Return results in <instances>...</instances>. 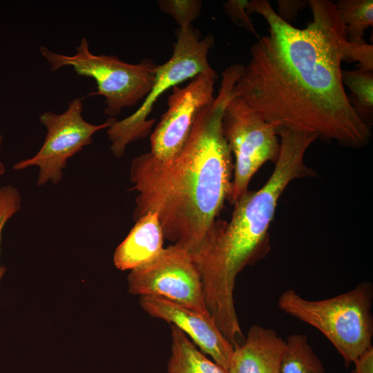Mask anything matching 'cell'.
<instances>
[{"mask_svg":"<svg viewBox=\"0 0 373 373\" xmlns=\"http://www.w3.org/2000/svg\"><path fill=\"white\" fill-rule=\"evenodd\" d=\"M248 3L249 1L246 0H230L224 4V10L236 23L244 27L258 38L255 27L247 12Z\"/></svg>","mask_w":373,"mask_h":373,"instance_id":"ffe728a7","label":"cell"},{"mask_svg":"<svg viewBox=\"0 0 373 373\" xmlns=\"http://www.w3.org/2000/svg\"><path fill=\"white\" fill-rule=\"evenodd\" d=\"M159 8L171 16L180 26L186 28L192 26V22L200 12L202 1L198 0H162L157 1Z\"/></svg>","mask_w":373,"mask_h":373,"instance_id":"ac0fdd59","label":"cell"},{"mask_svg":"<svg viewBox=\"0 0 373 373\" xmlns=\"http://www.w3.org/2000/svg\"><path fill=\"white\" fill-rule=\"evenodd\" d=\"M83 98L77 97L61 113L49 111L41 113L39 120L46 128L44 143L33 157L16 163L14 169L37 166L39 169L37 186L48 182L59 183L67 160L90 144L96 132L108 128L117 119L111 117L101 124H90L83 118Z\"/></svg>","mask_w":373,"mask_h":373,"instance_id":"ba28073f","label":"cell"},{"mask_svg":"<svg viewBox=\"0 0 373 373\" xmlns=\"http://www.w3.org/2000/svg\"><path fill=\"white\" fill-rule=\"evenodd\" d=\"M21 195L19 190L12 186H0V245L3 229L8 221L21 209ZM6 271L0 266V280Z\"/></svg>","mask_w":373,"mask_h":373,"instance_id":"d6986e66","label":"cell"},{"mask_svg":"<svg viewBox=\"0 0 373 373\" xmlns=\"http://www.w3.org/2000/svg\"><path fill=\"white\" fill-rule=\"evenodd\" d=\"M128 284L132 294L164 298L210 314L197 266L189 251L178 244L164 248L154 260L131 270Z\"/></svg>","mask_w":373,"mask_h":373,"instance_id":"9c48e42d","label":"cell"},{"mask_svg":"<svg viewBox=\"0 0 373 373\" xmlns=\"http://www.w3.org/2000/svg\"><path fill=\"white\" fill-rule=\"evenodd\" d=\"M284 345L275 330L252 325L243 342L234 348L228 373H280Z\"/></svg>","mask_w":373,"mask_h":373,"instance_id":"7c38bea8","label":"cell"},{"mask_svg":"<svg viewBox=\"0 0 373 373\" xmlns=\"http://www.w3.org/2000/svg\"><path fill=\"white\" fill-rule=\"evenodd\" d=\"M218 77L213 69L199 74L185 86H175L168 98V109L151 135L147 153L160 162H169L184 148L199 112L215 99Z\"/></svg>","mask_w":373,"mask_h":373,"instance_id":"30bf717a","label":"cell"},{"mask_svg":"<svg viewBox=\"0 0 373 373\" xmlns=\"http://www.w3.org/2000/svg\"><path fill=\"white\" fill-rule=\"evenodd\" d=\"M135 222L114 252V264L120 270L131 271L143 266L164 249V237L156 213L148 212Z\"/></svg>","mask_w":373,"mask_h":373,"instance_id":"4fadbf2b","label":"cell"},{"mask_svg":"<svg viewBox=\"0 0 373 373\" xmlns=\"http://www.w3.org/2000/svg\"><path fill=\"white\" fill-rule=\"evenodd\" d=\"M342 81L350 90L348 98L354 109L370 126L373 116V71L343 70Z\"/></svg>","mask_w":373,"mask_h":373,"instance_id":"e0dca14e","label":"cell"},{"mask_svg":"<svg viewBox=\"0 0 373 373\" xmlns=\"http://www.w3.org/2000/svg\"><path fill=\"white\" fill-rule=\"evenodd\" d=\"M312 21L297 28L267 0L249 1L247 12L262 17L268 34L250 48L233 96L277 129L289 128L352 147L365 146L370 126L352 106L342 81L350 46L335 3L305 1Z\"/></svg>","mask_w":373,"mask_h":373,"instance_id":"6da1fadb","label":"cell"},{"mask_svg":"<svg viewBox=\"0 0 373 373\" xmlns=\"http://www.w3.org/2000/svg\"><path fill=\"white\" fill-rule=\"evenodd\" d=\"M278 133L279 155L267 182L259 190L248 191L239 198L229 222L215 221L193 258L200 274L207 308L218 321L236 318V277L246 266L267 254L268 229L280 195L293 180L314 175L304 155L318 136L289 128L278 129Z\"/></svg>","mask_w":373,"mask_h":373,"instance_id":"3957f363","label":"cell"},{"mask_svg":"<svg viewBox=\"0 0 373 373\" xmlns=\"http://www.w3.org/2000/svg\"><path fill=\"white\" fill-rule=\"evenodd\" d=\"M5 173V166L2 162H0V176Z\"/></svg>","mask_w":373,"mask_h":373,"instance_id":"603a6c76","label":"cell"},{"mask_svg":"<svg viewBox=\"0 0 373 373\" xmlns=\"http://www.w3.org/2000/svg\"><path fill=\"white\" fill-rule=\"evenodd\" d=\"M171 327L172 343L168 373H228L199 351L179 328L173 325Z\"/></svg>","mask_w":373,"mask_h":373,"instance_id":"5bb4252c","label":"cell"},{"mask_svg":"<svg viewBox=\"0 0 373 373\" xmlns=\"http://www.w3.org/2000/svg\"><path fill=\"white\" fill-rule=\"evenodd\" d=\"M75 50V55H66L45 46L39 48L51 71L71 66L78 75L93 78L97 84V91L88 93L86 97H104L106 115L114 117L124 108L134 106L144 99L151 91L158 66L153 61L144 59L133 64L115 56L94 55L85 37L81 39Z\"/></svg>","mask_w":373,"mask_h":373,"instance_id":"5b68a950","label":"cell"},{"mask_svg":"<svg viewBox=\"0 0 373 373\" xmlns=\"http://www.w3.org/2000/svg\"><path fill=\"white\" fill-rule=\"evenodd\" d=\"M280 373H325L306 334H294L287 337L280 356Z\"/></svg>","mask_w":373,"mask_h":373,"instance_id":"9a60e30c","label":"cell"},{"mask_svg":"<svg viewBox=\"0 0 373 373\" xmlns=\"http://www.w3.org/2000/svg\"><path fill=\"white\" fill-rule=\"evenodd\" d=\"M171 58L158 65L152 88L142 104L133 114L121 120L116 119L108 128L111 150L116 157H121L131 142L146 136L155 123L147 119L159 97L171 88L193 79L199 74L213 70L208 55L214 44V37L208 34L201 38L192 26L179 28Z\"/></svg>","mask_w":373,"mask_h":373,"instance_id":"8992f818","label":"cell"},{"mask_svg":"<svg viewBox=\"0 0 373 373\" xmlns=\"http://www.w3.org/2000/svg\"><path fill=\"white\" fill-rule=\"evenodd\" d=\"M140 304L150 316L179 328L202 352L228 372L234 348L210 314L158 296H140Z\"/></svg>","mask_w":373,"mask_h":373,"instance_id":"8fae6325","label":"cell"},{"mask_svg":"<svg viewBox=\"0 0 373 373\" xmlns=\"http://www.w3.org/2000/svg\"><path fill=\"white\" fill-rule=\"evenodd\" d=\"M242 70L240 64L224 69L217 96L198 114L176 157L160 162L146 153L131 162L130 179L137 192L134 220L156 213L164 238L186 249L192 258L231 191L233 164L222 117Z\"/></svg>","mask_w":373,"mask_h":373,"instance_id":"7a4b0ae2","label":"cell"},{"mask_svg":"<svg viewBox=\"0 0 373 373\" xmlns=\"http://www.w3.org/2000/svg\"><path fill=\"white\" fill-rule=\"evenodd\" d=\"M222 129L235 158L228 197L234 204L248 191L251 179L256 171L265 162L276 161L280 140L277 128L273 124L233 96L224 109Z\"/></svg>","mask_w":373,"mask_h":373,"instance_id":"52a82bcc","label":"cell"},{"mask_svg":"<svg viewBox=\"0 0 373 373\" xmlns=\"http://www.w3.org/2000/svg\"><path fill=\"white\" fill-rule=\"evenodd\" d=\"M2 142H3V136L0 133V152H1V146Z\"/></svg>","mask_w":373,"mask_h":373,"instance_id":"cb8c5ba5","label":"cell"},{"mask_svg":"<svg viewBox=\"0 0 373 373\" xmlns=\"http://www.w3.org/2000/svg\"><path fill=\"white\" fill-rule=\"evenodd\" d=\"M373 287L369 281L336 296L320 300L301 297L294 289L282 292L278 307L322 332L348 367L372 346Z\"/></svg>","mask_w":373,"mask_h":373,"instance_id":"277c9868","label":"cell"},{"mask_svg":"<svg viewBox=\"0 0 373 373\" xmlns=\"http://www.w3.org/2000/svg\"><path fill=\"white\" fill-rule=\"evenodd\" d=\"M354 363L350 373H373V346L367 349Z\"/></svg>","mask_w":373,"mask_h":373,"instance_id":"7402d4cb","label":"cell"},{"mask_svg":"<svg viewBox=\"0 0 373 373\" xmlns=\"http://www.w3.org/2000/svg\"><path fill=\"white\" fill-rule=\"evenodd\" d=\"M277 2L278 6L277 14L288 23L296 19L299 11L307 6L306 1L300 0H279Z\"/></svg>","mask_w":373,"mask_h":373,"instance_id":"44dd1931","label":"cell"},{"mask_svg":"<svg viewBox=\"0 0 373 373\" xmlns=\"http://www.w3.org/2000/svg\"><path fill=\"white\" fill-rule=\"evenodd\" d=\"M335 5L347 41L365 43V32L373 25V1L340 0Z\"/></svg>","mask_w":373,"mask_h":373,"instance_id":"2e32d148","label":"cell"}]
</instances>
